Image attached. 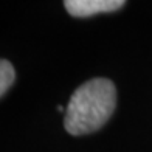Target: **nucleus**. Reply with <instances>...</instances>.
Here are the masks:
<instances>
[{
    "label": "nucleus",
    "instance_id": "f257e3e1",
    "mask_svg": "<svg viewBox=\"0 0 152 152\" xmlns=\"http://www.w3.org/2000/svg\"><path fill=\"white\" fill-rule=\"evenodd\" d=\"M116 106V88L106 78L84 82L73 92L65 109L64 127L72 135L98 130L112 116Z\"/></svg>",
    "mask_w": 152,
    "mask_h": 152
},
{
    "label": "nucleus",
    "instance_id": "f03ea898",
    "mask_svg": "<svg viewBox=\"0 0 152 152\" xmlns=\"http://www.w3.org/2000/svg\"><path fill=\"white\" fill-rule=\"evenodd\" d=\"M65 10L73 17H90L99 12L116 11L124 6L123 0H67Z\"/></svg>",
    "mask_w": 152,
    "mask_h": 152
},
{
    "label": "nucleus",
    "instance_id": "7ed1b4c3",
    "mask_svg": "<svg viewBox=\"0 0 152 152\" xmlns=\"http://www.w3.org/2000/svg\"><path fill=\"white\" fill-rule=\"evenodd\" d=\"M16 79V72L11 62L0 59V98L8 92V88L12 86Z\"/></svg>",
    "mask_w": 152,
    "mask_h": 152
}]
</instances>
